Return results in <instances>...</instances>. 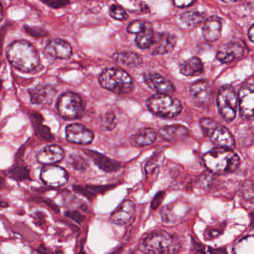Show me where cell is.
I'll use <instances>...</instances> for the list:
<instances>
[{
    "instance_id": "obj_1",
    "label": "cell",
    "mask_w": 254,
    "mask_h": 254,
    "mask_svg": "<svg viewBox=\"0 0 254 254\" xmlns=\"http://www.w3.org/2000/svg\"><path fill=\"white\" fill-rule=\"evenodd\" d=\"M181 247L176 236L163 230L147 233L139 243V249L144 254H175L181 251Z\"/></svg>"
},
{
    "instance_id": "obj_38",
    "label": "cell",
    "mask_w": 254,
    "mask_h": 254,
    "mask_svg": "<svg viewBox=\"0 0 254 254\" xmlns=\"http://www.w3.org/2000/svg\"><path fill=\"white\" fill-rule=\"evenodd\" d=\"M65 215L68 218L72 219V221L76 222L77 224H81L84 221L85 217L77 210H68L65 212Z\"/></svg>"
},
{
    "instance_id": "obj_41",
    "label": "cell",
    "mask_w": 254,
    "mask_h": 254,
    "mask_svg": "<svg viewBox=\"0 0 254 254\" xmlns=\"http://www.w3.org/2000/svg\"><path fill=\"white\" fill-rule=\"evenodd\" d=\"M32 200H34V201L36 202H41V203H45L47 204L50 209H53L54 212H59V208L54 202L52 201L51 200H48V199L42 198V197H32Z\"/></svg>"
},
{
    "instance_id": "obj_8",
    "label": "cell",
    "mask_w": 254,
    "mask_h": 254,
    "mask_svg": "<svg viewBox=\"0 0 254 254\" xmlns=\"http://www.w3.org/2000/svg\"><path fill=\"white\" fill-rule=\"evenodd\" d=\"M57 109L61 117L65 120H75L84 115V102L79 95L69 92L59 98Z\"/></svg>"
},
{
    "instance_id": "obj_18",
    "label": "cell",
    "mask_w": 254,
    "mask_h": 254,
    "mask_svg": "<svg viewBox=\"0 0 254 254\" xmlns=\"http://www.w3.org/2000/svg\"><path fill=\"white\" fill-rule=\"evenodd\" d=\"M29 93L31 102L34 105L48 106L54 100L57 94V90L53 86L46 84L38 85L35 88L30 89Z\"/></svg>"
},
{
    "instance_id": "obj_40",
    "label": "cell",
    "mask_w": 254,
    "mask_h": 254,
    "mask_svg": "<svg viewBox=\"0 0 254 254\" xmlns=\"http://www.w3.org/2000/svg\"><path fill=\"white\" fill-rule=\"evenodd\" d=\"M42 2L50 6V8H55V9L63 8L70 3L68 1H63V0H47V1H42Z\"/></svg>"
},
{
    "instance_id": "obj_15",
    "label": "cell",
    "mask_w": 254,
    "mask_h": 254,
    "mask_svg": "<svg viewBox=\"0 0 254 254\" xmlns=\"http://www.w3.org/2000/svg\"><path fill=\"white\" fill-rule=\"evenodd\" d=\"M69 142L78 145H89L94 139V133L85 126L79 123L69 125L65 130Z\"/></svg>"
},
{
    "instance_id": "obj_13",
    "label": "cell",
    "mask_w": 254,
    "mask_h": 254,
    "mask_svg": "<svg viewBox=\"0 0 254 254\" xmlns=\"http://www.w3.org/2000/svg\"><path fill=\"white\" fill-rule=\"evenodd\" d=\"M177 41L176 36L169 32L156 33L152 44L148 50L152 56L168 54L175 49Z\"/></svg>"
},
{
    "instance_id": "obj_32",
    "label": "cell",
    "mask_w": 254,
    "mask_h": 254,
    "mask_svg": "<svg viewBox=\"0 0 254 254\" xmlns=\"http://www.w3.org/2000/svg\"><path fill=\"white\" fill-rule=\"evenodd\" d=\"M67 162L72 169L76 171H79V172L86 170L87 166H88V163H87L86 159L78 154H70L68 157Z\"/></svg>"
},
{
    "instance_id": "obj_7",
    "label": "cell",
    "mask_w": 254,
    "mask_h": 254,
    "mask_svg": "<svg viewBox=\"0 0 254 254\" xmlns=\"http://www.w3.org/2000/svg\"><path fill=\"white\" fill-rule=\"evenodd\" d=\"M218 112L227 123H231L236 117L238 111V96L232 86L221 87L217 95Z\"/></svg>"
},
{
    "instance_id": "obj_28",
    "label": "cell",
    "mask_w": 254,
    "mask_h": 254,
    "mask_svg": "<svg viewBox=\"0 0 254 254\" xmlns=\"http://www.w3.org/2000/svg\"><path fill=\"white\" fill-rule=\"evenodd\" d=\"M31 119H32V123L34 128H35V133L38 136L42 138L44 140H53L54 138H53L51 130L47 126L43 125L44 120H43L42 116L39 113H33L31 114Z\"/></svg>"
},
{
    "instance_id": "obj_51",
    "label": "cell",
    "mask_w": 254,
    "mask_h": 254,
    "mask_svg": "<svg viewBox=\"0 0 254 254\" xmlns=\"http://www.w3.org/2000/svg\"><path fill=\"white\" fill-rule=\"evenodd\" d=\"M8 206V203L4 200H0V206L1 207H7Z\"/></svg>"
},
{
    "instance_id": "obj_6",
    "label": "cell",
    "mask_w": 254,
    "mask_h": 254,
    "mask_svg": "<svg viewBox=\"0 0 254 254\" xmlns=\"http://www.w3.org/2000/svg\"><path fill=\"white\" fill-rule=\"evenodd\" d=\"M200 128L204 136H207L220 148H232L236 146V141L231 132L210 118H203L200 121Z\"/></svg>"
},
{
    "instance_id": "obj_22",
    "label": "cell",
    "mask_w": 254,
    "mask_h": 254,
    "mask_svg": "<svg viewBox=\"0 0 254 254\" xmlns=\"http://www.w3.org/2000/svg\"><path fill=\"white\" fill-rule=\"evenodd\" d=\"M83 151L87 157H90L93 160V163L101 170L104 171L107 173L117 172L121 168V164L119 162L112 160L97 151H92V150H84Z\"/></svg>"
},
{
    "instance_id": "obj_31",
    "label": "cell",
    "mask_w": 254,
    "mask_h": 254,
    "mask_svg": "<svg viewBox=\"0 0 254 254\" xmlns=\"http://www.w3.org/2000/svg\"><path fill=\"white\" fill-rule=\"evenodd\" d=\"M10 178L17 181H26L30 180V172L26 166H15L8 172Z\"/></svg>"
},
{
    "instance_id": "obj_46",
    "label": "cell",
    "mask_w": 254,
    "mask_h": 254,
    "mask_svg": "<svg viewBox=\"0 0 254 254\" xmlns=\"http://www.w3.org/2000/svg\"><path fill=\"white\" fill-rule=\"evenodd\" d=\"M209 254H228L225 248H218V249L209 250Z\"/></svg>"
},
{
    "instance_id": "obj_10",
    "label": "cell",
    "mask_w": 254,
    "mask_h": 254,
    "mask_svg": "<svg viewBox=\"0 0 254 254\" xmlns=\"http://www.w3.org/2000/svg\"><path fill=\"white\" fill-rule=\"evenodd\" d=\"M190 209V206L187 202L182 200H175L162 209L160 212L162 220L166 224H177L182 221Z\"/></svg>"
},
{
    "instance_id": "obj_34",
    "label": "cell",
    "mask_w": 254,
    "mask_h": 254,
    "mask_svg": "<svg viewBox=\"0 0 254 254\" xmlns=\"http://www.w3.org/2000/svg\"><path fill=\"white\" fill-rule=\"evenodd\" d=\"M102 126L106 130H112L117 126L115 114L112 111H108L102 119Z\"/></svg>"
},
{
    "instance_id": "obj_37",
    "label": "cell",
    "mask_w": 254,
    "mask_h": 254,
    "mask_svg": "<svg viewBox=\"0 0 254 254\" xmlns=\"http://www.w3.org/2000/svg\"><path fill=\"white\" fill-rule=\"evenodd\" d=\"M24 29L26 33L29 34V35L34 37V38H43V37L48 35V33L41 28L30 27V26H25Z\"/></svg>"
},
{
    "instance_id": "obj_12",
    "label": "cell",
    "mask_w": 254,
    "mask_h": 254,
    "mask_svg": "<svg viewBox=\"0 0 254 254\" xmlns=\"http://www.w3.org/2000/svg\"><path fill=\"white\" fill-rule=\"evenodd\" d=\"M245 50L246 47L243 43L229 42L219 47L216 58L221 64H227L242 59L245 56Z\"/></svg>"
},
{
    "instance_id": "obj_5",
    "label": "cell",
    "mask_w": 254,
    "mask_h": 254,
    "mask_svg": "<svg viewBox=\"0 0 254 254\" xmlns=\"http://www.w3.org/2000/svg\"><path fill=\"white\" fill-rule=\"evenodd\" d=\"M146 105L150 112L160 118H175L182 111L180 101L169 95H153L147 99Z\"/></svg>"
},
{
    "instance_id": "obj_29",
    "label": "cell",
    "mask_w": 254,
    "mask_h": 254,
    "mask_svg": "<svg viewBox=\"0 0 254 254\" xmlns=\"http://www.w3.org/2000/svg\"><path fill=\"white\" fill-rule=\"evenodd\" d=\"M205 17L206 15L202 11H189L181 14L180 20L188 27L195 28L203 23Z\"/></svg>"
},
{
    "instance_id": "obj_36",
    "label": "cell",
    "mask_w": 254,
    "mask_h": 254,
    "mask_svg": "<svg viewBox=\"0 0 254 254\" xmlns=\"http://www.w3.org/2000/svg\"><path fill=\"white\" fill-rule=\"evenodd\" d=\"M72 189H73L75 192L84 196V197L88 199L89 200H93L94 197H96V194H94L91 190H89L87 187H84L79 185H74L72 187Z\"/></svg>"
},
{
    "instance_id": "obj_47",
    "label": "cell",
    "mask_w": 254,
    "mask_h": 254,
    "mask_svg": "<svg viewBox=\"0 0 254 254\" xmlns=\"http://www.w3.org/2000/svg\"><path fill=\"white\" fill-rule=\"evenodd\" d=\"M248 37H249L250 41L251 43L254 41V25L252 24L250 26L249 30H248Z\"/></svg>"
},
{
    "instance_id": "obj_14",
    "label": "cell",
    "mask_w": 254,
    "mask_h": 254,
    "mask_svg": "<svg viewBox=\"0 0 254 254\" xmlns=\"http://www.w3.org/2000/svg\"><path fill=\"white\" fill-rule=\"evenodd\" d=\"M190 93L196 105L207 108L212 103V87L206 80H199L191 84Z\"/></svg>"
},
{
    "instance_id": "obj_3",
    "label": "cell",
    "mask_w": 254,
    "mask_h": 254,
    "mask_svg": "<svg viewBox=\"0 0 254 254\" xmlns=\"http://www.w3.org/2000/svg\"><path fill=\"white\" fill-rule=\"evenodd\" d=\"M7 59L14 68L23 72L35 70L40 64L38 51L26 41H14L10 44Z\"/></svg>"
},
{
    "instance_id": "obj_26",
    "label": "cell",
    "mask_w": 254,
    "mask_h": 254,
    "mask_svg": "<svg viewBox=\"0 0 254 254\" xmlns=\"http://www.w3.org/2000/svg\"><path fill=\"white\" fill-rule=\"evenodd\" d=\"M203 70V62L197 57L190 58L180 65V72L185 76H197L201 75Z\"/></svg>"
},
{
    "instance_id": "obj_43",
    "label": "cell",
    "mask_w": 254,
    "mask_h": 254,
    "mask_svg": "<svg viewBox=\"0 0 254 254\" xmlns=\"http://www.w3.org/2000/svg\"><path fill=\"white\" fill-rule=\"evenodd\" d=\"M164 197L165 193L163 191H160V192L157 193V194L153 198L152 202H151V208L153 209H157L158 206L161 204Z\"/></svg>"
},
{
    "instance_id": "obj_53",
    "label": "cell",
    "mask_w": 254,
    "mask_h": 254,
    "mask_svg": "<svg viewBox=\"0 0 254 254\" xmlns=\"http://www.w3.org/2000/svg\"><path fill=\"white\" fill-rule=\"evenodd\" d=\"M54 254H63V252H62L61 250H57V251L54 253Z\"/></svg>"
},
{
    "instance_id": "obj_49",
    "label": "cell",
    "mask_w": 254,
    "mask_h": 254,
    "mask_svg": "<svg viewBox=\"0 0 254 254\" xmlns=\"http://www.w3.org/2000/svg\"><path fill=\"white\" fill-rule=\"evenodd\" d=\"M4 16V8L2 4L0 2V22L2 21Z\"/></svg>"
},
{
    "instance_id": "obj_9",
    "label": "cell",
    "mask_w": 254,
    "mask_h": 254,
    "mask_svg": "<svg viewBox=\"0 0 254 254\" xmlns=\"http://www.w3.org/2000/svg\"><path fill=\"white\" fill-rule=\"evenodd\" d=\"M40 178L47 187L57 188L62 187L68 182L69 175L67 172L61 166L49 165L43 168Z\"/></svg>"
},
{
    "instance_id": "obj_35",
    "label": "cell",
    "mask_w": 254,
    "mask_h": 254,
    "mask_svg": "<svg viewBox=\"0 0 254 254\" xmlns=\"http://www.w3.org/2000/svg\"><path fill=\"white\" fill-rule=\"evenodd\" d=\"M147 21H145V20H134V21L131 22L127 26V32L129 34L137 35L143 29Z\"/></svg>"
},
{
    "instance_id": "obj_19",
    "label": "cell",
    "mask_w": 254,
    "mask_h": 254,
    "mask_svg": "<svg viewBox=\"0 0 254 254\" xmlns=\"http://www.w3.org/2000/svg\"><path fill=\"white\" fill-rule=\"evenodd\" d=\"M45 53L54 59H70L72 56V49L70 44L62 39H53L47 44Z\"/></svg>"
},
{
    "instance_id": "obj_42",
    "label": "cell",
    "mask_w": 254,
    "mask_h": 254,
    "mask_svg": "<svg viewBox=\"0 0 254 254\" xmlns=\"http://www.w3.org/2000/svg\"><path fill=\"white\" fill-rule=\"evenodd\" d=\"M222 233V231L217 228H211L206 230L204 233V239L206 240H212L218 237Z\"/></svg>"
},
{
    "instance_id": "obj_45",
    "label": "cell",
    "mask_w": 254,
    "mask_h": 254,
    "mask_svg": "<svg viewBox=\"0 0 254 254\" xmlns=\"http://www.w3.org/2000/svg\"><path fill=\"white\" fill-rule=\"evenodd\" d=\"M32 254H49V250L47 249L45 245L41 244L38 248H35V251L32 252Z\"/></svg>"
},
{
    "instance_id": "obj_4",
    "label": "cell",
    "mask_w": 254,
    "mask_h": 254,
    "mask_svg": "<svg viewBox=\"0 0 254 254\" xmlns=\"http://www.w3.org/2000/svg\"><path fill=\"white\" fill-rule=\"evenodd\" d=\"M99 81L103 88L117 95L128 94L134 87L130 75L120 68L104 69L99 75Z\"/></svg>"
},
{
    "instance_id": "obj_33",
    "label": "cell",
    "mask_w": 254,
    "mask_h": 254,
    "mask_svg": "<svg viewBox=\"0 0 254 254\" xmlns=\"http://www.w3.org/2000/svg\"><path fill=\"white\" fill-rule=\"evenodd\" d=\"M109 14L114 20L126 21L128 19V14L121 5L113 4L109 8Z\"/></svg>"
},
{
    "instance_id": "obj_25",
    "label": "cell",
    "mask_w": 254,
    "mask_h": 254,
    "mask_svg": "<svg viewBox=\"0 0 254 254\" xmlns=\"http://www.w3.org/2000/svg\"><path fill=\"white\" fill-rule=\"evenodd\" d=\"M112 58L116 63L127 67H139L142 64V58L133 52H119V53H116Z\"/></svg>"
},
{
    "instance_id": "obj_48",
    "label": "cell",
    "mask_w": 254,
    "mask_h": 254,
    "mask_svg": "<svg viewBox=\"0 0 254 254\" xmlns=\"http://www.w3.org/2000/svg\"><path fill=\"white\" fill-rule=\"evenodd\" d=\"M4 38V31L3 29L0 31V55L2 53V39Z\"/></svg>"
},
{
    "instance_id": "obj_17",
    "label": "cell",
    "mask_w": 254,
    "mask_h": 254,
    "mask_svg": "<svg viewBox=\"0 0 254 254\" xmlns=\"http://www.w3.org/2000/svg\"><path fill=\"white\" fill-rule=\"evenodd\" d=\"M136 206L132 200L127 199L115 209L111 214V222L116 225L126 226L132 221L135 215Z\"/></svg>"
},
{
    "instance_id": "obj_50",
    "label": "cell",
    "mask_w": 254,
    "mask_h": 254,
    "mask_svg": "<svg viewBox=\"0 0 254 254\" xmlns=\"http://www.w3.org/2000/svg\"><path fill=\"white\" fill-rule=\"evenodd\" d=\"M5 185V181L4 180V178H1L0 177V190H2Z\"/></svg>"
},
{
    "instance_id": "obj_21",
    "label": "cell",
    "mask_w": 254,
    "mask_h": 254,
    "mask_svg": "<svg viewBox=\"0 0 254 254\" xmlns=\"http://www.w3.org/2000/svg\"><path fill=\"white\" fill-rule=\"evenodd\" d=\"M64 157V151L57 145H47L37 154L38 163L49 166L62 161Z\"/></svg>"
},
{
    "instance_id": "obj_52",
    "label": "cell",
    "mask_w": 254,
    "mask_h": 254,
    "mask_svg": "<svg viewBox=\"0 0 254 254\" xmlns=\"http://www.w3.org/2000/svg\"><path fill=\"white\" fill-rule=\"evenodd\" d=\"M122 251V248H117V249H116L115 251H113L112 253H111L110 254H120V252H121Z\"/></svg>"
},
{
    "instance_id": "obj_16",
    "label": "cell",
    "mask_w": 254,
    "mask_h": 254,
    "mask_svg": "<svg viewBox=\"0 0 254 254\" xmlns=\"http://www.w3.org/2000/svg\"><path fill=\"white\" fill-rule=\"evenodd\" d=\"M145 84L159 94H171L175 91L172 81L157 72H147L144 75Z\"/></svg>"
},
{
    "instance_id": "obj_24",
    "label": "cell",
    "mask_w": 254,
    "mask_h": 254,
    "mask_svg": "<svg viewBox=\"0 0 254 254\" xmlns=\"http://www.w3.org/2000/svg\"><path fill=\"white\" fill-rule=\"evenodd\" d=\"M157 134L154 129L142 127L130 137V142L135 147H144L151 145L157 139Z\"/></svg>"
},
{
    "instance_id": "obj_11",
    "label": "cell",
    "mask_w": 254,
    "mask_h": 254,
    "mask_svg": "<svg viewBox=\"0 0 254 254\" xmlns=\"http://www.w3.org/2000/svg\"><path fill=\"white\" fill-rule=\"evenodd\" d=\"M254 83H245L241 87L238 96V105L242 118L250 120L252 118L254 106Z\"/></svg>"
},
{
    "instance_id": "obj_20",
    "label": "cell",
    "mask_w": 254,
    "mask_h": 254,
    "mask_svg": "<svg viewBox=\"0 0 254 254\" xmlns=\"http://www.w3.org/2000/svg\"><path fill=\"white\" fill-rule=\"evenodd\" d=\"M223 21L218 16H211L205 20L202 35L205 41L212 43L218 41L222 32Z\"/></svg>"
},
{
    "instance_id": "obj_2",
    "label": "cell",
    "mask_w": 254,
    "mask_h": 254,
    "mask_svg": "<svg viewBox=\"0 0 254 254\" xmlns=\"http://www.w3.org/2000/svg\"><path fill=\"white\" fill-rule=\"evenodd\" d=\"M203 163L206 169L216 175L233 173L240 166V158L233 149L214 148L203 156Z\"/></svg>"
},
{
    "instance_id": "obj_44",
    "label": "cell",
    "mask_w": 254,
    "mask_h": 254,
    "mask_svg": "<svg viewBox=\"0 0 254 254\" xmlns=\"http://www.w3.org/2000/svg\"><path fill=\"white\" fill-rule=\"evenodd\" d=\"M195 2L196 1H191V0H184V1L175 0V1H173L174 5L180 8H188Z\"/></svg>"
},
{
    "instance_id": "obj_23",
    "label": "cell",
    "mask_w": 254,
    "mask_h": 254,
    "mask_svg": "<svg viewBox=\"0 0 254 254\" xmlns=\"http://www.w3.org/2000/svg\"><path fill=\"white\" fill-rule=\"evenodd\" d=\"M159 136L168 142H175L187 138L189 136V130L181 125L166 126L160 129Z\"/></svg>"
},
{
    "instance_id": "obj_27",
    "label": "cell",
    "mask_w": 254,
    "mask_h": 254,
    "mask_svg": "<svg viewBox=\"0 0 254 254\" xmlns=\"http://www.w3.org/2000/svg\"><path fill=\"white\" fill-rule=\"evenodd\" d=\"M154 29L149 22L147 21L145 27L136 35L135 43L136 45L142 50L149 49L154 38Z\"/></svg>"
},
{
    "instance_id": "obj_54",
    "label": "cell",
    "mask_w": 254,
    "mask_h": 254,
    "mask_svg": "<svg viewBox=\"0 0 254 254\" xmlns=\"http://www.w3.org/2000/svg\"><path fill=\"white\" fill-rule=\"evenodd\" d=\"M78 254H86V253L84 251H81L78 253Z\"/></svg>"
},
{
    "instance_id": "obj_39",
    "label": "cell",
    "mask_w": 254,
    "mask_h": 254,
    "mask_svg": "<svg viewBox=\"0 0 254 254\" xmlns=\"http://www.w3.org/2000/svg\"><path fill=\"white\" fill-rule=\"evenodd\" d=\"M242 194L243 197H245L248 200L253 201L254 199V188H253V184L251 182L247 183L243 186L242 188Z\"/></svg>"
},
{
    "instance_id": "obj_30",
    "label": "cell",
    "mask_w": 254,
    "mask_h": 254,
    "mask_svg": "<svg viewBox=\"0 0 254 254\" xmlns=\"http://www.w3.org/2000/svg\"><path fill=\"white\" fill-rule=\"evenodd\" d=\"M234 254H254V237L248 236L240 239L233 248Z\"/></svg>"
}]
</instances>
